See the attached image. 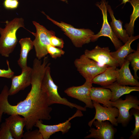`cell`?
<instances>
[{"label": "cell", "mask_w": 139, "mask_h": 139, "mask_svg": "<svg viewBox=\"0 0 139 139\" xmlns=\"http://www.w3.org/2000/svg\"><path fill=\"white\" fill-rule=\"evenodd\" d=\"M48 61L35 58L33 61L31 82V88L26 98L16 105L8 102L9 88L5 85L0 93V123L3 114L18 115L25 118L27 131L31 130L39 120H49L52 108L49 106L47 95L41 87L42 80Z\"/></svg>", "instance_id": "1"}, {"label": "cell", "mask_w": 139, "mask_h": 139, "mask_svg": "<svg viewBox=\"0 0 139 139\" xmlns=\"http://www.w3.org/2000/svg\"><path fill=\"white\" fill-rule=\"evenodd\" d=\"M5 27L0 26V54L6 57H9L14 51L18 42L16 33L20 28H25L24 20L22 18H16L5 21Z\"/></svg>", "instance_id": "2"}, {"label": "cell", "mask_w": 139, "mask_h": 139, "mask_svg": "<svg viewBox=\"0 0 139 139\" xmlns=\"http://www.w3.org/2000/svg\"><path fill=\"white\" fill-rule=\"evenodd\" d=\"M50 63H49L46 70L42 83V88L46 94L48 105L50 106L54 104L66 106L71 108H75L81 111H85L86 108L69 101L66 98L62 97L58 92V86L54 82L50 74Z\"/></svg>", "instance_id": "3"}, {"label": "cell", "mask_w": 139, "mask_h": 139, "mask_svg": "<svg viewBox=\"0 0 139 139\" xmlns=\"http://www.w3.org/2000/svg\"><path fill=\"white\" fill-rule=\"evenodd\" d=\"M42 12L48 20L61 28L76 47H81L84 45L90 42L92 36L95 34L94 32L89 29L76 28L63 22H58L51 18L44 12Z\"/></svg>", "instance_id": "4"}, {"label": "cell", "mask_w": 139, "mask_h": 139, "mask_svg": "<svg viewBox=\"0 0 139 139\" xmlns=\"http://www.w3.org/2000/svg\"><path fill=\"white\" fill-rule=\"evenodd\" d=\"M110 104L113 107L118 110L119 115L117 118L118 124H121L123 127L127 126L132 119V116L129 113L132 108L139 109V100L137 96L130 94L126 95L125 99L119 98L115 101H111Z\"/></svg>", "instance_id": "5"}, {"label": "cell", "mask_w": 139, "mask_h": 139, "mask_svg": "<svg viewBox=\"0 0 139 139\" xmlns=\"http://www.w3.org/2000/svg\"><path fill=\"white\" fill-rule=\"evenodd\" d=\"M32 23L36 29V32H32L35 36L33 41L37 58L41 60L48 54L47 46L50 44V39L51 36L55 35L54 31L47 30L43 25L33 21Z\"/></svg>", "instance_id": "6"}, {"label": "cell", "mask_w": 139, "mask_h": 139, "mask_svg": "<svg viewBox=\"0 0 139 139\" xmlns=\"http://www.w3.org/2000/svg\"><path fill=\"white\" fill-rule=\"evenodd\" d=\"M74 63L77 71L85 80L91 81L96 76L104 72L108 67L100 65L87 57L84 54L76 59Z\"/></svg>", "instance_id": "7"}, {"label": "cell", "mask_w": 139, "mask_h": 139, "mask_svg": "<svg viewBox=\"0 0 139 139\" xmlns=\"http://www.w3.org/2000/svg\"><path fill=\"white\" fill-rule=\"evenodd\" d=\"M108 4V2L106 0H101L100 2L96 4V6L101 11L103 22L100 31L97 34H94L92 36L91 41H95L101 37H107L110 39L117 50L123 45V44L115 35L108 23L107 13Z\"/></svg>", "instance_id": "8"}, {"label": "cell", "mask_w": 139, "mask_h": 139, "mask_svg": "<svg viewBox=\"0 0 139 139\" xmlns=\"http://www.w3.org/2000/svg\"><path fill=\"white\" fill-rule=\"evenodd\" d=\"M83 116L81 111L77 109L73 116L64 122L56 125H48L42 123V120H39L36 123L34 126L39 128L43 139H48L51 135L56 132H61L63 134L67 133L71 127L70 121L74 118Z\"/></svg>", "instance_id": "9"}, {"label": "cell", "mask_w": 139, "mask_h": 139, "mask_svg": "<svg viewBox=\"0 0 139 139\" xmlns=\"http://www.w3.org/2000/svg\"><path fill=\"white\" fill-rule=\"evenodd\" d=\"M84 54L87 57L101 65L116 68L119 66L117 62L111 55L108 47L102 48L97 45L92 50L86 49Z\"/></svg>", "instance_id": "10"}, {"label": "cell", "mask_w": 139, "mask_h": 139, "mask_svg": "<svg viewBox=\"0 0 139 139\" xmlns=\"http://www.w3.org/2000/svg\"><path fill=\"white\" fill-rule=\"evenodd\" d=\"M92 84L91 81L85 80L83 85L70 87L64 91V92L68 96L84 103L86 108L92 109L94 107L91 98L90 93Z\"/></svg>", "instance_id": "11"}, {"label": "cell", "mask_w": 139, "mask_h": 139, "mask_svg": "<svg viewBox=\"0 0 139 139\" xmlns=\"http://www.w3.org/2000/svg\"><path fill=\"white\" fill-rule=\"evenodd\" d=\"M93 125L97 128L90 127V134L85 136V139L91 138L96 139H114L116 129L114 126L107 120L100 121L94 120Z\"/></svg>", "instance_id": "12"}, {"label": "cell", "mask_w": 139, "mask_h": 139, "mask_svg": "<svg viewBox=\"0 0 139 139\" xmlns=\"http://www.w3.org/2000/svg\"><path fill=\"white\" fill-rule=\"evenodd\" d=\"M92 102L95 110V114L93 118L88 123V125L90 127H91L93 121L95 120L100 121L107 120L114 126H118V124L116 118L119 115L117 108L115 107H103L95 101H92Z\"/></svg>", "instance_id": "13"}, {"label": "cell", "mask_w": 139, "mask_h": 139, "mask_svg": "<svg viewBox=\"0 0 139 139\" xmlns=\"http://www.w3.org/2000/svg\"><path fill=\"white\" fill-rule=\"evenodd\" d=\"M32 71V68L28 66L25 70H22L20 75H14L11 78L12 83L8 90L9 95L16 94L31 84Z\"/></svg>", "instance_id": "14"}, {"label": "cell", "mask_w": 139, "mask_h": 139, "mask_svg": "<svg viewBox=\"0 0 139 139\" xmlns=\"http://www.w3.org/2000/svg\"><path fill=\"white\" fill-rule=\"evenodd\" d=\"M130 64L129 61L125 59L120 69L116 68L118 75L116 81L118 84L122 86H139L137 80L135 79L131 73L129 67Z\"/></svg>", "instance_id": "15"}, {"label": "cell", "mask_w": 139, "mask_h": 139, "mask_svg": "<svg viewBox=\"0 0 139 139\" xmlns=\"http://www.w3.org/2000/svg\"><path fill=\"white\" fill-rule=\"evenodd\" d=\"M8 124L12 136L15 139H21L23 135L24 127L26 121L25 118L21 117L18 115H10L5 119Z\"/></svg>", "instance_id": "16"}, {"label": "cell", "mask_w": 139, "mask_h": 139, "mask_svg": "<svg viewBox=\"0 0 139 139\" xmlns=\"http://www.w3.org/2000/svg\"><path fill=\"white\" fill-rule=\"evenodd\" d=\"M92 101L102 104L105 107H112L110 104L112 93L110 90L103 87H91L90 93Z\"/></svg>", "instance_id": "17"}, {"label": "cell", "mask_w": 139, "mask_h": 139, "mask_svg": "<svg viewBox=\"0 0 139 139\" xmlns=\"http://www.w3.org/2000/svg\"><path fill=\"white\" fill-rule=\"evenodd\" d=\"M139 38V35L135 36H131L124 45H123L116 51L110 52L111 56L116 60L120 67L127 56L135 51L131 48V45L133 41Z\"/></svg>", "instance_id": "18"}, {"label": "cell", "mask_w": 139, "mask_h": 139, "mask_svg": "<svg viewBox=\"0 0 139 139\" xmlns=\"http://www.w3.org/2000/svg\"><path fill=\"white\" fill-rule=\"evenodd\" d=\"M116 68L113 67H108L104 72L92 79V83L100 85L102 87L111 84L116 81L118 75Z\"/></svg>", "instance_id": "19"}, {"label": "cell", "mask_w": 139, "mask_h": 139, "mask_svg": "<svg viewBox=\"0 0 139 139\" xmlns=\"http://www.w3.org/2000/svg\"><path fill=\"white\" fill-rule=\"evenodd\" d=\"M107 10L111 19L110 25L113 32L118 39L125 43L128 40L130 36L127 34L125 29L123 28V22L120 19L118 20L116 19L113 11L111 6L109 4L107 5Z\"/></svg>", "instance_id": "20"}, {"label": "cell", "mask_w": 139, "mask_h": 139, "mask_svg": "<svg viewBox=\"0 0 139 139\" xmlns=\"http://www.w3.org/2000/svg\"><path fill=\"white\" fill-rule=\"evenodd\" d=\"M21 46L18 64L21 69L25 70L28 66L27 64L28 56L29 52L34 46L33 41L30 38L26 37L21 39L19 41Z\"/></svg>", "instance_id": "21"}, {"label": "cell", "mask_w": 139, "mask_h": 139, "mask_svg": "<svg viewBox=\"0 0 139 139\" xmlns=\"http://www.w3.org/2000/svg\"><path fill=\"white\" fill-rule=\"evenodd\" d=\"M103 87L110 89L112 93L110 101L113 102L120 98L122 95L128 94L134 91H139V86H129L118 84L116 81L111 84Z\"/></svg>", "instance_id": "22"}, {"label": "cell", "mask_w": 139, "mask_h": 139, "mask_svg": "<svg viewBox=\"0 0 139 139\" xmlns=\"http://www.w3.org/2000/svg\"><path fill=\"white\" fill-rule=\"evenodd\" d=\"M129 2L133 7V11L129 22L126 24L124 27L127 34L130 36L134 34L135 22L139 16V0H131Z\"/></svg>", "instance_id": "23"}, {"label": "cell", "mask_w": 139, "mask_h": 139, "mask_svg": "<svg viewBox=\"0 0 139 139\" xmlns=\"http://www.w3.org/2000/svg\"><path fill=\"white\" fill-rule=\"evenodd\" d=\"M125 59L128 60L131 63L134 71V78L137 80L139 79L137 74V71L139 70V44H138L137 49L133 53L128 54Z\"/></svg>", "instance_id": "24"}, {"label": "cell", "mask_w": 139, "mask_h": 139, "mask_svg": "<svg viewBox=\"0 0 139 139\" xmlns=\"http://www.w3.org/2000/svg\"><path fill=\"white\" fill-rule=\"evenodd\" d=\"M129 111L130 114L133 115L135 119V128L129 139L139 138V109L132 108Z\"/></svg>", "instance_id": "25"}, {"label": "cell", "mask_w": 139, "mask_h": 139, "mask_svg": "<svg viewBox=\"0 0 139 139\" xmlns=\"http://www.w3.org/2000/svg\"><path fill=\"white\" fill-rule=\"evenodd\" d=\"M0 127V139H14L6 121L2 123Z\"/></svg>", "instance_id": "26"}, {"label": "cell", "mask_w": 139, "mask_h": 139, "mask_svg": "<svg viewBox=\"0 0 139 139\" xmlns=\"http://www.w3.org/2000/svg\"><path fill=\"white\" fill-rule=\"evenodd\" d=\"M48 53L53 58L56 59L63 55L65 51L62 49L53 46L50 44L47 47Z\"/></svg>", "instance_id": "27"}, {"label": "cell", "mask_w": 139, "mask_h": 139, "mask_svg": "<svg viewBox=\"0 0 139 139\" xmlns=\"http://www.w3.org/2000/svg\"><path fill=\"white\" fill-rule=\"evenodd\" d=\"M22 138L23 139H43L41 134L38 129L33 131H27L23 134Z\"/></svg>", "instance_id": "28"}, {"label": "cell", "mask_w": 139, "mask_h": 139, "mask_svg": "<svg viewBox=\"0 0 139 139\" xmlns=\"http://www.w3.org/2000/svg\"><path fill=\"white\" fill-rule=\"evenodd\" d=\"M50 42V45L53 46L61 49L64 47V42L62 39L57 37L55 35L51 37Z\"/></svg>", "instance_id": "29"}, {"label": "cell", "mask_w": 139, "mask_h": 139, "mask_svg": "<svg viewBox=\"0 0 139 139\" xmlns=\"http://www.w3.org/2000/svg\"><path fill=\"white\" fill-rule=\"evenodd\" d=\"M6 62L8 69L6 70L0 69V77L11 79L14 75V72L11 69L8 60H7Z\"/></svg>", "instance_id": "30"}, {"label": "cell", "mask_w": 139, "mask_h": 139, "mask_svg": "<svg viewBox=\"0 0 139 139\" xmlns=\"http://www.w3.org/2000/svg\"><path fill=\"white\" fill-rule=\"evenodd\" d=\"M19 4L18 0H4L3 5L6 9L13 10L18 7Z\"/></svg>", "instance_id": "31"}, {"label": "cell", "mask_w": 139, "mask_h": 139, "mask_svg": "<svg viewBox=\"0 0 139 139\" xmlns=\"http://www.w3.org/2000/svg\"><path fill=\"white\" fill-rule=\"evenodd\" d=\"M130 0H122V2L120 5L124 4V5H125L127 2H129Z\"/></svg>", "instance_id": "32"}, {"label": "cell", "mask_w": 139, "mask_h": 139, "mask_svg": "<svg viewBox=\"0 0 139 139\" xmlns=\"http://www.w3.org/2000/svg\"><path fill=\"white\" fill-rule=\"evenodd\" d=\"M59 0L65 2L66 3H67V0Z\"/></svg>", "instance_id": "33"}, {"label": "cell", "mask_w": 139, "mask_h": 139, "mask_svg": "<svg viewBox=\"0 0 139 139\" xmlns=\"http://www.w3.org/2000/svg\"></svg>", "instance_id": "34"}]
</instances>
